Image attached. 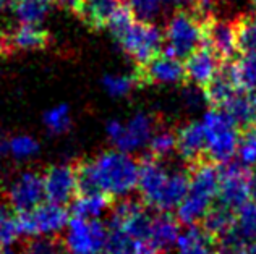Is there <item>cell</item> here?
<instances>
[{
  "label": "cell",
  "instance_id": "1",
  "mask_svg": "<svg viewBox=\"0 0 256 254\" xmlns=\"http://www.w3.org/2000/svg\"><path fill=\"white\" fill-rule=\"evenodd\" d=\"M80 191L102 193L107 198L125 199L138 188L140 164L128 152L106 151L76 169Z\"/></svg>",
  "mask_w": 256,
  "mask_h": 254
},
{
  "label": "cell",
  "instance_id": "2",
  "mask_svg": "<svg viewBox=\"0 0 256 254\" xmlns=\"http://www.w3.org/2000/svg\"><path fill=\"white\" fill-rule=\"evenodd\" d=\"M190 185V167H172L164 160L148 156L140 164L138 191L146 206L159 212L177 209Z\"/></svg>",
  "mask_w": 256,
  "mask_h": 254
},
{
  "label": "cell",
  "instance_id": "3",
  "mask_svg": "<svg viewBox=\"0 0 256 254\" xmlns=\"http://www.w3.org/2000/svg\"><path fill=\"white\" fill-rule=\"evenodd\" d=\"M220 167L210 159L190 165L188 191L177 207V219L185 225H194L203 220L219 195Z\"/></svg>",
  "mask_w": 256,
  "mask_h": 254
},
{
  "label": "cell",
  "instance_id": "4",
  "mask_svg": "<svg viewBox=\"0 0 256 254\" xmlns=\"http://www.w3.org/2000/svg\"><path fill=\"white\" fill-rule=\"evenodd\" d=\"M164 53L178 60H186L194 50L204 44V19L193 11H177L166 19L164 26Z\"/></svg>",
  "mask_w": 256,
  "mask_h": 254
},
{
  "label": "cell",
  "instance_id": "5",
  "mask_svg": "<svg viewBox=\"0 0 256 254\" xmlns=\"http://www.w3.org/2000/svg\"><path fill=\"white\" fill-rule=\"evenodd\" d=\"M152 217L140 203L125 198L116 206L107 229L124 233L133 245V254H156L150 245Z\"/></svg>",
  "mask_w": 256,
  "mask_h": 254
},
{
  "label": "cell",
  "instance_id": "6",
  "mask_svg": "<svg viewBox=\"0 0 256 254\" xmlns=\"http://www.w3.org/2000/svg\"><path fill=\"white\" fill-rule=\"evenodd\" d=\"M201 123L206 136V159L218 165L228 164L238 148V128L224 110L216 107L204 113Z\"/></svg>",
  "mask_w": 256,
  "mask_h": 254
},
{
  "label": "cell",
  "instance_id": "7",
  "mask_svg": "<svg viewBox=\"0 0 256 254\" xmlns=\"http://www.w3.org/2000/svg\"><path fill=\"white\" fill-rule=\"evenodd\" d=\"M116 39L124 52L133 62L138 63L140 68H143L154 57H158L164 45L162 31L154 23H146L136 18Z\"/></svg>",
  "mask_w": 256,
  "mask_h": 254
},
{
  "label": "cell",
  "instance_id": "8",
  "mask_svg": "<svg viewBox=\"0 0 256 254\" xmlns=\"http://www.w3.org/2000/svg\"><path fill=\"white\" fill-rule=\"evenodd\" d=\"M158 130V122L151 113L138 112L126 122L110 120L106 125V133L110 143L118 151L130 154L150 144L152 135Z\"/></svg>",
  "mask_w": 256,
  "mask_h": 254
},
{
  "label": "cell",
  "instance_id": "9",
  "mask_svg": "<svg viewBox=\"0 0 256 254\" xmlns=\"http://www.w3.org/2000/svg\"><path fill=\"white\" fill-rule=\"evenodd\" d=\"M64 233V246L68 254H104L109 240V229L100 220L73 217Z\"/></svg>",
  "mask_w": 256,
  "mask_h": 254
},
{
  "label": "cell",
  "instance_id": "10",
  "mask_svg": "<svg viewBox=\"0 0 256 254\" xmlns=\"http://www.w3.org/2000/svg\"><path fill=\"white\" fill-rule=\"evenodd\" d=\"M68 212L64 206L44 201L34 209L20 214L18 224L22 235L30 238L36 237H57L68 224Z\"/></svg>",
  "mask_w": 256,
  "mask_h": 254
},
{
  "label": "cell",
  "instance_id": "11",
  "mask_svg": "<svg viewBox=\"0 0 256 254\" xmlns=\"http://www.w3.org/2000/svg\"><path fill=\"white\" fill-rule=\"evenodd\" d=\"M5 199L6 204L18 214L34 209L46 199L42 175L34 170L22 172L12 180L5 191Z\"/></svg>",
  "mask_w": 256,
  "mask_h": 254
},
{
  "label": "cell",
  "instance_id": "12",
  "mask_svg": "<svg viewBox=\"0 0 256 254\" xmlns=\"http://www.w3.org/2000/svg\"><path fill=\"white\" fill-rule=\"evenodd\" d=\"M250 173L242 164H224L220 167V185H219V203L234 211H238L245 203L250 201L248 188Z\"/></svg>",
  "mask_w": 256,
  "mask_h": 254
},
{
  "label": "cell",
  "instance_id": "13",
  "mask_svg": "<svg viewBox=\"0 0 256 254\" xmlns=\"http://www.w3.org/2000/svg\"><path fill=\"white\" fill-rule=\"evenodd\" d=\"M46 199L60 206L73 201L80 191L78 172L68 164H57L46 170L42 175Z\"/></svg>",
  "mask_w": 256,
  "mask_h": 254
},
{
  "label": "cell",
  "instance_id": "14",
  "mask_svg": "<svg viewBox=\"0 0 256 254\" xmlns=\"http://www.w3.org/2000/svg\"><path fill=\"white\" fill-rule=\"evenodd\" d=\"M204 44L218 53L222 62H230L238 53L237 45V19L211 18L204 21Z\"/></svg>",
  "mask_w": 256,
  "mask_h": 254
},
{
  "label": "cell",
  "instance_id": "15",
  "mask_svg": "<svg viewBox=\"0 0 256 254\" xmlns=\"http://www.w3.org/2000/svg\"><path fill=\"white\" fill-rule=\"evenodd\" d=\"M136 19L146 23L166 21L177 11H193L198 0H122Z\"/></svg>",
  "mask_w": 256,
  "mask_h": 254
},
{
  "label": "cell",
  "instance_id": "16",
  "mask_svg": "<svg viewBox=\"0 0 256 254\" xmlns=\"http://www.w3.org/2000/svg\"><path fill=\"white\" fill-rule=\"evenodd\" d=\"M222 60L210 45L203 44L198 50H194L185 62V81H188L193 86H204L214 78L216 73L222 66Z\"/></svg>",
  "mask_w": 256,
  "mask_h": 254
},
{
  "label": "cell",
  "instance_id": "17",
  "mask_svg": "<svg viewBox=\"0 0 256 254\" xmlns=\"http://www.w3.org/2000/svg\"><path fill=\"white\" fill-rule=\"evenodd\" d=\"M140 78L143 83L150 84H177L185 81V66L182 60L175 58L172 55H162L154 57L148 65L140 68Z\"/></svg>",
  "mask_w": 256,
  "mask_h": 254
},
{
  "label": "cell",
  "instance_id": "18",
  "mask_svg": "<svg viewBox=\"0 0 256 254\" xmlns=\"http://www.w3.org/2000/svg\"><path fill=\"white\" fill-rule=\"evenodd\" d=\"M177 152L185 165L206 159V136L201 122H188L177 128Z\"/></svg>",
  "mask_w": 256,
  "mask_h": 254
},
{
  "label": "cell",
  "instance_id": "19",
  "mask_svg": "<svg viewBox=\"0 0 256 254\" xmlns=\"http://www.w3.org/2000/svg\"><path fill=\"white\" fill-rule=\"evenodd\" d=\"M203 91L208 104H211L216 109H222L240 91L237 76H235L234 71V65L230 62L222 63L219 71L204 86Z\"/></svg>",
  "mask_w": 256,
  "mask_h": 254
},
{
  "label": "cell",
  "instance_id": "20",
  "mask_svg": "<svg viewBox=\"0 0 256 254\" xmlns=\"http://www.w3.org/2000/svg\"><path fill=\"white\" fill-rule=\"evenodd\" d=\"M180 237L178 222L170 217L167 212L159 214L152 217L151 233H150V245L156 254H167L177 246Z\"/></svg>",
  "mask_w": 256,
  "mask_h": 254
},
{
  "label": "cell",
  "instance_id": "21",
  "mask_svg": "<svg viewBox=\"0 0 256 254\" xmlns=\"http://www.w3.org/2000/svg\"><path fill=\"white\" fill-rule=\"evenodd\" d=\"M228 118L240 130L256 125V91H238L230 101L222 107Z\"/></svg>",
  "mask_w": 256,
  "mask_h": 254
},
{
  "label": "cell",
  "instance_id": "22",
  "mask_svg": "<svg viewBox=\"0 0 256 254\" xmlns=\"http://www.w3.org/2000/svg\"><path fill=\"white\" fill-rule=\"evenodd\" d=\"M109 211V198L102 193L82 191V195L73 199V214L75 217L88 220H100Z\"/></svg>",
  "mask_w": 256,
  "mask_h": 254
},
{
  "label": "cell",
  "instance_id": "23",
  "mask_svg": "<svg viewBox=\"0 0 256 254\" xmlns=\"http://www.w3.org/2000/svg\"><path fill=\"white\" fill-rule=\"evenodd\" d=\"M175 251L177 254H212V237L204 229L190 225V229L180 232Z\"/></svg>",
  "mask_w": 256,
  "mask_h": 254
},
{
  "label": "cell",
  "instance_id": "24",
  "mask_svg": "<svg viewBox=\"0 0 256 254\" xmlns=\"http://www.w3.org/2000/svg\"><path fill=\"white\" fill-rule=\"evenodd\" d=\"M235 216H237V211L230 209V207L220 203L212 204V207L206 212L203 219V229L211 237L219 238L235 225Z\"/></svg>",
  "mask_w": 256,
  "mask_h": 254
},
{
  "label": "cell",
  "instance_id": "25",
  "mask_svg": "<svg viewBox=\"0 0 256 254\" xmlns=\"http://www.w3.org/2000/svg\"><path fill=\"white\" fill-rule=\"evenodd\" d=\"M120 5L122 0H84L80 15H83L94 28H106L107 21Z\"/></svg>",
  "mask_w": 256,
  "mask_h": 254
},
{
  "label": "cell",
  "instance_id": "26",
  "mask_svg": "<svg viewBox=\"0 0 256 254\" xmlns=\"http://www.w3.org/2000/svg\"><path fill=\"white\" fill-rule=\"evenodd\" d=\"M49 13L46 0H18L13 6V15L22 24H39Z\"/></svg>",
  "mask_w": 256,
  "mask_h": 254
},
{
  "label": "cell",
  "instance_id": "27",
  "mask_svg": "<svg viewBox=\"0 0 256 254\" xmlns=\"http://www.w3.org/2000/svg\"><path fill=\"white\" fill-rule=\"evenodd\" d=\"M148 148H150L151 157L160 160L169 159L177 151V130L167 128V126L158 128L152 135L150 144H148Z\"/></svg>",
  "mask_w": 256,
  "mask_h": 254
},
{
  "label": "cell",
  "instance_id": "28",
  "mask_svg": "<svg viewBox=\"0 0 256 254\" xmlns=\"http://www.w3.org/2000/svg\"><path fill=\"white\" fill-rule=\"evenodd\" d=\"M242 91H256V50L242 53L232 63Z\"/></svg>",
  "mask_w": 256,
  "mask_h": 254
},
{
  "label": "cell",
  "instance_id": "29",
  "mask_svg": "<svg viewBox=\"0 0 256 254\" xmlns=\"http://www.w3.org/2000/svg\"><path fill=\"white\" fill-rule=\"evenodd\" d=\"M12 42L23 50L41 49L47 42V34L39 28V24H20V28L12 34Z\"/></svg>",
  "mask_w": 256,
  "mask_h": 254
},
{
  "label": "cell",
  "instance_id": "30",
  "mask_svg": "<svg viewBox=\"0 0 256 254\" xmlns=\"http://www.w3.org/2000/svg\"><path fill=\"white\" fill-rule=\"evenodd\" d=\"M22 237L18 219L12 216V212L6 206V199L0 193V245L10 246L18 242Z\"/></svg>",
  "mask_w": 256,
  "mask_h": 254
},
{
  "label": "cell",
  "instance_id": "31",
  "mask_svg": "<svg viewBox=\"0 0 256 254\" xmlns=\"http://www.w3.org/2000/svg\"><path fill=\"white\" fill-rule=\"evenodd\" d=\"M234 229L244 237L248 243L256 242V203L248 201L237 211Z\"/></svg>",
  "mask_w": 256,
  "mask_h": 254
},
{
  "label": "cell",
  "instance_id": "32",
  "mask_svg": "<svg viewBox=\"0 0 256 254\" xmlns=\"http://www.w3.org/2000/svg\"><path fill=\"white\" fill-rule=\"evenodd\" d=\"M237 45L240 53L256 50V16L253 13L237 19Z\"/></svg>",
  "mask_w": 256,
  "mask_h": 254
},
{
  "label": "cell",
  "instance_id": "33",
  "mask_svg": "<svg viewBox=\"0 0 256 254\" xmlns=\"http://www.w3.org/2000/svg\"><path fill=\"white\" fill-rule=\"evenodd\" d=\"M140 83H143L140 75H106L102 79L104 89L112 97L128 96Z\"/></svg>",
  "mask_w": 256,
  "mask_h": 254
},
{
  "label": "cell",
  "instance_id": "34",
  "mask_svg": "<svg viewBox=\"0 0 256 254\" xmlns=\"http://www.w3.org/2000/svg\"><path fill=\"white\" fill-rule=\"evenodd\" d=\"M42 122L46 125V128L50 133H54V135H60V133L68 131L72 125V115H70L68 105L60 104L56 107H50V109L44 113Z\"/></svg>",
  "mask_w": 256,
  "mask_h": 254
},
{
  "label": "cell",
  "instance_id": "35",
  "mask_svg": "<svg viewBox=\"0 0 256 254\" xmlns=\"http://www.w3.org/2000/svg\"><path fill=\"white\" fill-rule=\"evenodd\" d=\"M238 160L244 167H256V125L244 130L238 141Z\"/></svg>",
  "mask_w": 256,
  "mask_h": 254
},
{
  "label": "cell",
  "instance_id": "36",
  "mask_svg": "<svg viewBox=\"0 0 256 254\" xmlns=\"http://www.w3.org/2000/svg\"><path fill=\"white\" fill-rule=\"evenodd\" d=\"M8 151L15 159H20V160L31 159L39 152V143L32 136L18 135V136H13L8 141Z\"/></svg>",
  "mask_w": 256,
  "mask_h": 254
},
{
  "label": "cell",
  "instance_id": "37",
  "mask_svg": "<svg viewBox=\"0 0 256 254\" xmlns=\"http://www.w3.org/2000/svg\"><path fill=\"white\" fill-rule=\"evenodd\" d=\"M218 240H219L218 243L219 254H245L248 245H250L234 227L227 233H224V235H220Z\"/></svg>",
  "mask_w": 256,
  "mask_h": 254
},
{
  "label": "cell",
  "instance_id": "38",
  "mask_svg": "<svg viewBox=\"0 0 256 254\" xmlns=\"http://www.w3.org/2000/svg\"><path fill=\"white\" fill-rule=\"evenodd\" d=\"M30 254H64L65 246L56 237H36L28 245Z\"/></svg>",
  "mask_w": 256,
  "mask_h": 254
},
{
  "label": "cell",
  "instance_id": "39",
  "mask_svg": "<svg viewBox=\"0 0 256 254\" xmlns=\"http://www.w3.org/2000/svg\"><path fill=\"white\" fill-rule=\"evenodd\" d=\"M56 2L64 6L66 10H73V11H82V6L84 3V0H56Z\"/></svg>",
  "mask_w": 256,
  "mask_h": 254
},
{
  "label": "cell",
  "instance_id": "40",
  "mask_svg": "<svg viewBox=\"0 0 256 254\" xmlns=\"http://www.w3.org/2000/svg\"><path fill=\"white\" fill-rule=\"evenodd\" d=\"M248 188H250L252 201L256 203V167H254V170L250 173V177H248Z\"/></svg>",
  "mask_w": 256,
  "mask_h": 254
},
{
  "label": "cell",
  "instance_id": "41",
  "mask_svg": "<svg viewBox=\"0 0 256 254\" xmlns=\"http://www.w3.org/2000/svg\"><path fill=\"white\" fill-rule=\"evenodd\" d=\"M18 0H0V13H5L8 10H13V6Z\"/></svg>",
  "mask_w": 256,
  "mask_h": 254
},
{
  "label": "cell",
  "instance_id": "42",
  "mask_svg": "<svg viewBox=\"0 0 256 254\" xmlns=\"http://www.w3.org/2000/svg\"><path fill=\"white\" fill-rule=\"evenodd\" d=\"M245 254H256V242L250 243L248 245V248H246V253Z\"/></svg>",
  "mask_w": 256,
  "mask_h": 254
},
{
  "label": "cell",
  "instance_id": "43",
  "mask_svg": "<svg viewBox=\"0 0 256 254\" xmlns=\"http://www.w3.org/2000/svg\"><path fill=\"white\" fill-rule=\"evenodd\" d=\"M4 254H30L28 251H8V253H4Z\"/></svg>",
  "mask_w": 256,
  "mask_h": 254
},
{
  "label": "cell",
  "instance_id": "44",
  "mask_svg": "<svg viewBox=\"0 0 256 254\" xmlns=\"http://www.w3.org/2000/svg\"><path fill=\"white\" fill-rule=\"evenodd\" d=\"M253 8H254V13H253V15L256 16V0H253Z\"/></svg>",
  "mask_w": 256,
  "mask_h": 254
},
{
  "label": "cell",
  "instance_id": "45",
  "mask_svg": "<svg viewBox=\"0 0 256 254\" xmlns=\"http://www.w3.org/2000/svg\"><path fill=\"white\" fill-rule=\"evenodd\" d=\"M0 151H2V136H0Z\"/></svg>",
  "mask_w": 256,
  "mask_h": 254
},
{
  "label": "cell",
  "instance_id": "46",
  "mask_svg": "<svg viewBox=\"0 0 256 254\" xmlns=\"http://www.w3.org/2000/svg\"><path fill=\"white\" fill-rule=\"evenodd\" d=\"M0 250H2V245H0ZM0 254H2V253H0Z\"/></svg>",
  "mask_w": 256,
  "mask_h": 254
},
{
  "label": "cell",
  "instance_id": "47",
  "mask_svg": "<svg viewBox=\"0 0 256 254\" xmlns=\"http://www.w3.org/2000/svg\"><path fill=\"white\" fill-rule=\"evenodd\" d=\"M46 2H50V0H46Z\"/></svg>",
  "mask_w": 256,
  "mask_h": 254
},
{
  "label": "cell",
  "instance_id": "48",
  "mask_svg": "<svg viewBox=\"0 0 256 254\" xmlns=\"http://www.w3.org/2000/svg\"><path fill=\"white\" fill-rule=\"evenodd\" d=\"M212 254H219V253H212Z\"/></svg>",
  "mask_w": 256,
  "mask_h": 254
}]
</instances>
